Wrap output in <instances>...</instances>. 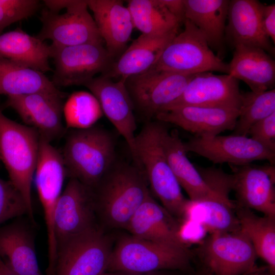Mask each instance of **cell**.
I'll return each instance as SVG.
<instances>
[{
    "instance_id": "1",
    "label": "cell",
    "mask_w": 275,
    "mask_h": 275,
    "mask_svg": "<svg viewBox=\"0 0 275 275\" xmlns=\"http://www.w3.org/2000/svg\"><path fill=\"white\" fill-rule=\"evenodd\" d=\"M92 189L99 225L107 232L126 230L136 211L151 194L144 171L117 159Z\"/></svg>"
},
{
    "instance_id": "2",
    "label": "cell",
    "mask_w": 275,
    "mask_h": 275,
    "mask_svg": "<svg viewBox=\"0 0 275 275\" xmlns=\"http://www.w3.org/2000/svg\"><path fill=\"white\" fill-rule=\"evenodd\" d=\"M166 123L146 122L135 136L137 155L146 175L150 191L161 205L180 223L186 219L188 199L183 196L167 158L162 136Z\"/></svg>"
},
{
    "instance_id": "3",
    "label": "cell",
    "mask_w": 275,
    "mask_h": 275,
    "mask_svg": "<svg viewBox=\"0 0 275 275\" xmlns=\"http://www.w3.org/2000/svg\"><path fill=\"white\" fill-rule=\"evenodd\" d=\"M61 154L67 176L92 188L117 159L114 136L96 125L86 129H69Z\"/></svg>"
},
{
    "instance_id": "4",
    "label": "cell",
    "mask_w": 275,
    "mask_h": 275,
    "mask_svg": "<svg viewBox=\"0 0 275 275\" xmlns=\"http://www.w3.org/2000/svg\"><path fill=\"white\" fill-rule=\"evenodd\" d=\"M40 136L34 128L6 117L0 109V158L9 181L24 198L28 217L36 224L32 198V185L37 166Z\"/></svg>"
},
{
    "instance_id": "5",
    "label": "cell",
    "mask_w": 275,
    "mask_h": 275,
    "mask_svg": "<svg viewBox=\"0 0 275 275\" xmlns=\"http://www.w3.org/2000/svg\"><path fill=\"white\" fill-rule=\"evenodd\" d=\"M191 254L181 248L146 240L129 234L115 237L106 271L147 273L187 271Z\"/></svg>"
},
{
    "instance_id": "6",
    "label": "cell",
    "mask_w": 275,
    "mask_h": 275,
    "mask_svg": "<svg viewBox=\"0 0 275 275\" xmlns=\"http://www.w3.org/2000/svg\"><path fill=\"white\" fill-rule=\"evenodd\" d=\"M184 30L168 44L151 68L183 74L217 71L229 74V64L211 50L202 33L185 19Z\"/></svg>"
},
{
    "instance_id": "7",
    "label": "cell",
    "mask_w": 275,
    "mask_h": 275,
    "mask_svg": "<svg viewBox=\"0 0 275 275\" xmlns=\"http://www.w3.org/2000/svg\"><path fill=\"white\" fill-rule=\"evenodd\" d=\"M115 237L99 227L68 241L57 249L52 275H102Z\"/></svg>"
},
{
    "instance_id": "8",
    "label": "cell",
    "mask_w": 275,
    "mask_h": 275,
    "mask_svg": "<svg viewBox=\"0 0 275 275\" xmlns=\"http://www.w3.org/2000/svg\"><path fill=\"white\" fill-rule=\"evenodd\" d=\"M195 74L150 68L127 77L124 84L134 112L145 119L146 122L151 121L181 95Z\"/></svg>"
},
{
    "instance_id": "9",
    "label": "cell",
    "mask_w": 275,
    "mask_h": 275,
    "mask_svg": "<svg viewBox=\"0 0 275 275\" xmlns=\"http://www.w3.org/2000/svg\"><path fill=\"white\" fill-rule=\"evenodd\" d=\"M50 58L54 70L51 80L57 87L83 85L104 74L115 60L103 43H86L68 46L51 44Z\"/></svg>"
},
{
    "instance_id": "10",
    "label": "cell",
    "mask_w": 275,
    "mask_h": 275,
    "mask_svg": "<svg viewBox=\"0 0 275 275\" xmlns=\"http://www.w3.org/2000/svg\"><path fill=\"white\" fill-rule=\"evenodd\" d=\"M198 253L210 275H243L256 269L257 256L240 230L210 234Z\"/></svg>"
},
{
    "instance_id": "11",
    "label": "cell",
    "mask_w": 275,
    "mask_h": 275,
    "mask_svg": "<svg viewBox=\"0 0 275 275\" xmlns=\"http://www.w3.org/2000/svg\"><path fill=\"white\" fill-rule=\"evenodd\" d=\"M99 227L93 189L76 179L69 178L55 210L57 249L73 238Z\"/></svg>"
},
{
    "instance_id": "12",
    "label": "cell",
    "mask_w": 275,
    "mask_h": 275,
    "mask_svg": "<svg viewBox=\"0 0 275 275\" xmlns=\"http://www.w3.org/2000/svg\"><path fill=\"white\" fill-rule=\"evenodd\" d=\"M86 1L72 0L63 14L47 9L41 12L42 28L36 37L42 41H52V45L68 46L86 43H103Z\"/></svg>"
},
{
    "instance_id": "13",
    "label": "cell",
    "mask_w": 275,
    "mask_h": 275,
    "mask_svg": "<svg viewBox=\"0 0 275 275\" xmlns=\"http://www.w3.org/2000/svg\"><path fill=\"white\" fill-rule=\"evenodd\" d=\"M125 80L121 78L115 80L101 74L84 86L97 99L103 115L126 141L133 164L142 170L135 146L136 124L133 106L125 87Z\"/></svg>"
},
{
    "instance_id": "14",
    "label": "cell",
    "mask_w": 275,
    "mask_h": 275,
    "mask_svg": "<svg viewBox=\"0 0 275 275\" xmlns=\"http://www.w3.org/2000/svg\"><path fill=\"white\" fill-rule=\"evenodd\" d=\"M186 152H192L214 163L241 166L256 160H268L274 165L275 151L249 136L231 134L200 137L184 142Z\"/></svg>"
},
{
    "instance_id": "15",
    "label": "cell",
    "mask_w": 275,
    "mask_h": 275,
    "mask_svg": "<svg viewBox=\"0 0 275 275\" xmlns=\"http://www.w3.org/2000/svg\"><path fill=\"white\" fill-rule=\"evenodd\" d=\"M67 93L40 92L7 96L5 105L13 109L26 126L50 142L66 131L63 124V100Z\"/></svg>"
},
{
    "instance_id": "16",
    "label": "cell",
    "mask_w": 275,
    "mask_h": 275,
    "mask_svg": "<svg viewBox=\"0 0 275 275\" xmlns=\"http://www.w3.org/2000/svg\"><path fill=\"white\" fill-rule=\"evenodd\" d=\"M232 190L239 205L275 217V167L251 163L231 166Z\"/></svg>"
},
{
    "instance_id": "17",
    "label": "cell",
    "mask_w": 275,
    "mask_h": 275,
    "mask_svg": "<svg viewBox=\"0 0 275 275\" xmlns=\"http://www.w3.org/2000/svg\"><path fill=\"white\" fill-rule=\"evenodd\" d=\"M241 101L238 80L228 74L217 75L205 72L196 74L181 95L163 111L184 105L227 107L239 109Z\"/></svg>"
},
{
    "instance_id": "18",
    "label": "cell",
    "mask_w": 275,
    "mask_h": 275,
    "mask_svg": "<svg viewBox=\"0 0 275 275\" xmlns=\"http://www.w3.org/2000/svg\"><path fill=\"white\" fill-rule=\"evenodd\" d=\"M239 109L227 107L184 105L157 114L155 120L172 124L200 137L233 130Z\"/></svg>"
},
{
    "instance_id": "19",
    "label": "cell",
    "mask_w": 275,
    "mask_h": 275,
    "mask_svg": "<svg viewBox=\"0 0 275 275\" xmlns=\"http://www.w3.org/2000/svg\"><path fill=\"white\" fill-rule=\"evenodd\" d=\"M162 145L170 167L191 201L205 199L229 200V194L217 189L199 172L189 160L184 142L175 131L168 128L162 136Z\"/></svg>"
},
{
    "instance_id": "20",
    "label": "cell",
    "mask_w": 275,
    "mask_h": 275,
    "mask_svg": "<svg viewBox=\"0 0 275 275\" xmlns=\"http://www.w3.org/2000/svg\"><path fill=\"white\" fill-rule=\"evenodd\" d=\"M180 225L150 194L136 211L126 230L146 240L187 248L181 235Z\"/></svg>"
},
{
    "instance_id": "21",
    "label": "cell",
    "mask_w": 275,
    "mask_h": 275,
    "mask_svg": "<svg viewBox=\"0 0 275 275\" xmlns=\"http://www.w3.org/2000/svg\"><path fill=\"white\" fill-rule=\"evenodd\" d=\"M86 2L105 48L116 61L126 49L134 28L130 13L121 1Z\"/></svg>"
},
{
    "instance_id": "22",
    "label": "cell",
    "mask_w": 275,
    "mask_h": 275,
    "mask_svg": "<svg viewBox=\"0 0 275 275\" xmlns=\"http://www.w3.org/2000/svg\"><path fill=\"white\" fill-rule=\"evenodd\" d=\"M178 30L162 35L142 34L103 75L113 79H126L148 70L156 64L167 46L178 34Z\"/></svg>"
},
{
    "instance_id": "23",
    "label": "cell",
    "mask_w": 275,
    "mask_h": 275,
    "mask_svg": "<svg viewBox=\"0 0 275 275\" xmlns=\"http://www.w3.org/2000/svg\"><path fill=\"white\" fill-rule=\"evenodd\" d=\"M26 224L15 221L0 227V258L18 275H43L37 258L34 235Z\"/></svg>"
},
{
    "instance_id": "24",
    "label": "cell",
    "mask_w": 275,
    "mask_h": 275,
    "mask_svg": "<svg viewBox=\"0 0 275 275\" xmlns=\"http://www.w3.org/2000/svg\"><path fill=\"white\" fill-rule=\"evenodd\" d=\"M261 5L256 0L229 1L227 36L234 46H255L274 54V47L262 28Z\"/></svg>"
},
{
    "instance_id": "25",
    "label": "cell",
    "mask_w": 275,
    "mask_h": 275,
    "mask_svg": "<svg viewBox=\"0 0 275 275\" xmlns=\"http://www.w3.org/2000/svg\"><path fill=\"white\" fill-rule=\"evenodd\" d=\"M229 65V74L248 85L253 92L274 89L275 62L263 49L236 45Z\"/></svg>"
},
{
    "instance_id": "26",
    "label": "cell",
    "mask_w": 275,
    "mask_h": 275,
    "mask_svg": "<svg viewBox=\"0 0 275 275\" xmlns=\"http://www.w3.org/2000/svg\"><path fill=\"white\" fill-rule=\"evenodd\" d=\"M0 58L43 73L52 70L49 63L50 45L20 28L0 35Z\"/></svg>"
},
{
    "instance_id": "27",
    "label": "cell",
    "mask_w": 275,
    "mask_h": 275,
    "mask_svg": "<svg viewBox=\"0 0 275 275\" xmlns=\"http://www.w3.org/2000/svg\"><path fill=\"white\" fill-rule=\"evenodd\" d=\"M185 17L202 33L209 47L221 50L224 43L229 1L184 0Z\"/></svg>"
},
{
    "instance_id": "28",
    "label": "cell",
    "mask_w": 275,
    "mask_h": 275,
    "mask_svg": "<svg viewBox=\"0 0 275 275\" xmlns=\"http://www.w3.org/2000/svg\"><path fill=\"white\" fill-rule=\"evenodd\" d=\"M235 211L240 230L251 241L257 257L267 264L270 272L274 273L275 217L258 216L237 202Z\"/></svg>"
},
{
    "instance_id": "29",
    "label": "cell",
    "mask_w": 275,
    "mask_h": 275,
    "mask_svg": "<svg viewBox=\"0 0 275 275\" xmlns=\"http://www.w3.org/2000/svg\"><path fill=\"white\" fill-rule=\"evenodd\" d=\"M60 91L44 73L0 58V95L20 96Z\"/></svg>"
},
{
    "instance_id": "30",
    "label": "cell",
    "mask_w": 275,
    "mask_h": 275,
    "mask_svg": "<svg viewBox=\"0 0 275 275\" xmlns=\"http://www.w3.org/2000/svg\"><path fill=\"white\" fill-rule=\"evenodd\" d=\"M236 204L231 199L198 201L188 199L186 219L199 222L210 234L238 231L240 226L236 214Z\"/></svg>"
},
{
    "instance_id": "31",
    "label": "cell",
    "mask_w": 275,
    "mask_h": 275,
    "mask_svg": "<svg viewBox=\"0 0 275 275\" xmlns=\"http://www.w3.org/2000/svg\"><path fill=\"white\" fill-rule=\"evenodd\" d=\"M134 28L143 34L162 35L178 30L181 23L161 0L127 1Z\"/></svg>"
},
{
    "instance_id": "32",
    "label": "cell",
    "mask_w": 275,
    "mask_h": 275,
    "mask_svg": "<svg viewBox=\"0 0 275 275\" xmlns=\"http://www.w3.org/2000/svg\"><path fill=\"white\" fill-rule=\"evenodd\" d=\"M275 113V89L241 93V101L233 134L248 136L250 128Z\"/></svg>"
},
{
    "instance_id": "33",
    "label": "cell",
    "mask_w": 275,
    "mask_h": 275,
    "mask_svg": "<svg viewBox=\"0 0 275 275\" xmlns=\"http://www.w3.org/2000/svg\"><path fill=\"white\" fill-rule=\"evenodd\" d=\"M63 114L66 129L91 127L103 116L97 99L91 92L73 93L64 104Z\"/></svg>"
},
{
    "instance_id": "34",
    "label": "cell",
    "mask_w": 275,
    "mask_h": 275,
    "mask_svg": "<svg viewBox=\"0 0 275 275\" xmlns=\"http://www.w3.org/2000/svg\"><path fill=\"white\" fill-rule=\"evenodd\" d=\"M24 214L28 216L29 210L22 195L9 180L0 178V225Z\"/></svg>"
},
{
    "instance_id": "35",
    "label": "cell",
    "mask_w": 275,
    "mask_h": 275,
    "mask_svg": "<svg viewBox=\"0 0 275 275\" xmlns=\"http://www.w3.org/2000/svg\"><path fill=\"white\" fill-rule=\"evenodd\" d=\"M39 6L36 0H0V35L9 25L34 15Z\"/></svg>"
},
{
    "instance_id": "36",
    "label": "cell",
    "mask_w": 275,
    "mask_h": 275,
    "mask_svg": "<svg viewBox=\"0 0 275 275\" xmlns=\"http://www.w3.org/2000/svg\"><path fill=\"white\" fill-rule=\"evenodd\" d=\"M275 151V113L258 121L249 129L248 136Z\"/></svg>"
},
{
    "instance_id": "37",
    "label": "cell",
    "mask_w": 275,
    "mask_h": 275,
    "mask_svg": "<svg viewBox=\"0 0 275 275\" xmlns=\"http://www.w3.org/2000/svg\"><path fill=\"white\" fill-rule=\"evenodd\" d=\"M260 19L262 29L266 36L275 43V5L261 4Z\"/></svg>"
},
{
    "instance_id": "38",
    "label": "cell",
    "mask_w": 275,
    "mask_h": 275,
    "mask_svg": "<svg viewBox=\"0 0 275 275\" xmlns=\"http://www.w3.org/2000/svg\"><path fill=\"white\" fill-rule=\"evenodd\" d=\"M161 1L181 23H183L185 19L184 0H161Z\"/></svg>"
},
{
    "instance_id": "39",
    "label": "cell",
    "mask_w": 275,
    "mask_h": 275,
    "mask_svg": "<svg viewBox=\"0 0 275 275\" xmlns=\"http://www.w3.org/2000/svg\"><path fill=\"white\" fill-rule=\"evenodd\" d=\"M72 0H45L43 1L46 9L54 13H59L63 9H67L70 5Z\"/></svg>"
},
{
    "instance_id": "40",
    "label": "cell",
    "mask_w": 275,
    "mask_h": 275,
    "mask_svg": "<svg viewBox=\"0 0 275 275\" xmlns=\"http://www.w3.org/2000/svg\"><path fill=\"white\" fill-rule=\"evenodd\" d=\"M171 270H161L147 273H136L122 271H106L102 275H177Z\"/></svg>"
},
{
    "instance_id": "41",
    "label": "cell",
    "mask_w": 275,
    "mask_h": 275,
    "mask_svg": "<svg viewBox=\"0 0 275 275\" xmlns=\"http://www.w3.org/2000/svg\"><path fill=\"white\" fill-rule=\"evenodd\" d=\"M0 275H18L12 270L0 258Z\"/></svg>"
},
{
    "instance_id": "42",
    "label": "cell",
    "mask_w": 275,
    "mask_h": 275,
    "mask_svg": "<svg viewBox=\"0 0 275 275\" xmlns=\"http://www.w3.org/2000/svg\"><path fill=\"white\" fill-rule=\"evenodd\" d=\"M243 275H274V273H273L271 272L268 273H264L260 272L257 270L256 269H255L254 270Z\"/></svg>"
},
{
    "instance_id": "43",
    "label": "cell",
    "mask_w": 275,
    "mask_h": 275,
    "mask_svg": "<svg viewBox=\"0 0 275 275\" xmlns=\"http://www.w3.org/2000/svg\"><path fill=\"white\" fill-rule=\"evenodd\" d=\"M197 275H210V274L208 272H201L198 274Z\"/></svg>"
}]
</instances>
